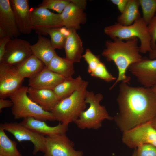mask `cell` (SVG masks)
Instances as JSON below:
<instances>
[{"label":"cell","instance_id":"obj_3","mask_svg":"<svg viewBox=\"0 0 156 156\" xmlns=\"http://www.w3.org/2000/svg\"><path fill=\"white\" fill-rule=\"evenodd\" d=\"M88 84L85 81L71 94L59 101L51 112L55 120L68 125L79 118L86 107L85 99Z\"/></svg>","mask_w":156,"mask_h":156},{"label":"cell","instance_id":"obj_33","mask_svg":"<svg viewBox=\"0 0 156 156\" xmlns=\"http://www.w3.org/2000/svg\"><path fill=\"white\" fill-rule=\"evenodd\" d=\"M11 39L9 36L2 39H0V61L4 55L7 44Z\"/></svg>","mask_w":156,"mask_h":156},{"label":"cell","instance_id":"obj_6","mask_svg":"<svg viewBox=\"0 0 156 156\" xmlns=\"http://www.w3.org/2000/svg\"><path fill=\"white\" fill-rule=\"evenodd\" d=\"M28 87L22 86L10 97L13 103L12 112L15 119L32 117L44 121L55 120L51 112L44 110L28 96Z\"/></svg>","mask_w":156,"mask_h":156},{"label":"cell","instance_id":"obj_31","mask_svg":"<svg viewBox=\"0 0 156 156\" xmlns=\"http://www.w3.org/2000/svg\"><path fill=\"white\" fill-rule=\"evenodd\" d=\"M136 156H156V147L148 144H142L136 149Z\"/></svg>","mask_w":156,"mask_h":156},{"label":"cell","instance_id":"obj_26","mask_svg":"<svg viewBox=\"0 0 156 156\" xmlns=\"http://www.w3.org/2000/svg\"><path fill=\"white\" fill-rule=\"evenodd\" d=\"M140 6L139 0H129L125 9L118 17L117 22L124 26L132 24L141 17L139 10Z\"/></svg>","mask_w":156,"mask_h":156},{"label":"cell","instance_id":"obj_38","mask_svg":"<svg viewBox=\"0 0 156 156\" xmlns=\"http://www.w3.org/2000/svg\"><path fill=\"white\" fill-rule=\"evenodd\" d=\"M149 58L152 59H156V49L152 50L149 52Z\"/></svg>","mask_w":156,"mask_h":156},{"label":"cell","instance_id":"obj_19","mask_svg":"<svg viewBox=\"0 0 156 156\" xmlns=\"http://www.w3.org/2000/svg\"><path fill=\"white\" fill-rule=\"evenodd\" d=\"M0 26L12 39L20 35L21 33L9 0H0Z\"/></svg>","mask_w":156,"mask_h":156},{"label":"cell","instance_id":"obj_39","mask_svg":"<svg viewBox=\"0 0 156 156\" xmlns=\"http://www.w3.org/2000/svg\"><path fill=\"white\" fill-rule=\"evenodd\" d=\"M150 122L152 126L156 130V116Z\"/></svg>","mask_w":156,"mask_h":156},{"label":"cell","instance_id":"obj_10","mask_svg":"<svg viewBox=\"0 0 156 156\" xmlns=\"http://www.w3.org/2000/svg\"><path fill=\"white\" fill-rule=\"evenodd\" d=\"M45 137L44 156H84L82 151L74 149L73 143L66 135Z\"/></svg>","mask_w":156,"mask_h":156},{"label":"cell","instance_id":"obj_2","mask_svg":"<svg viewBox=\"0 0 156 156\" xmlns=\"http://www.w3.org/2000/svg\"><path fill=\"white\" fill-rule=\"evenodd\" d=\"M112 40L106 41L105 48L101 53L107 61L114 63L118 71V77L109 90L120 81L129 83L130 78L126 74L127 69L131 65L140 61L143 58L140 54L138 38L125 41L118 38Z\"/></svg>","mask_w":156,"mask_h":156},{"label":"cell","instance_id":"obj_32","mask_svg":"<svg viewBox=\"0 0 156 156\" xmlns=\"http://www.w3.org/2000/svg\"><path fill=\"white\" fill-rule=\"evenodd\" d=\"M151 38V47L152 50L156 49V14L148 25Z\"/></svg>","mask_w":156,"mask_h":156},{"label":"cell","instance_id":"obj_42","mask_svg":"<svg viewBox=\"0 0 156 156\" xmlns=\"http://www.w3.org/2000/svg\"><path fill=\"white\" fill-rule=\"evenodd\" d=\"M0 156H4L0 155Z\"/></svg>","mask_w":156,"mask_h":156},{"label":"cell","instance_id":"obj_25","mask_svg":"<svg viewBox=\"0 0 156 156\" xmlns=\"http://www.w3.org/2000/svg\"><path fill=\"white\" fill-rule=\"evenodd\" d=\"M49 70L65 78L72 77L74 73V63L58 56L57 54L46 67Z\"/></svg>","mask_w":156,"mask_h":156},{"label":"cell","instance_id":"obj_34","mask_svg":"<svg viewBox=\"0 0 156 156\" xmlns=\"http://www.w3.org/2000/svg\"><path fill=\"white\" fill-rule=\"evenodd\" d=\"M129 0H111V1L116 5L118 8L121 13L125 9Z\"/></svg>","mask_w":156,"mask_h":156},{"label":"cell","instance_id":"obj_27","mask_svg":"<svg viewBox=\"0 0 156 156\" xmlns=\"http://www.w3.org/2000/svg\"><path fill=\"white\" fill-rule=\"evenodd\" d=\"M17 143L11 140L0 128V155L4 156H22L16 147Z\"/></svg>","mask_w":156,"mask_h":156},{"label":"cell","instance_id":"obj_13","mask_svg":"<svg viewBox=\"0 0 156 156\" xmlns=\"http://www.w3.org/2000/svg\"><path fill=\"white\" fill-rule=\"evenodd\" d=\"M33 30L40 29L60 28L64 27L60 14H55L49 10L38 7L30 9Z\"/></svg>","mask_w":156,"mask_h":156},{"label":"cell","instance_id":"obj_21","mask_svg":"<svg viewBox=\"0 0 156 156\" xmlns=\"http://www.w3.org/2000/svg\"><path fill=\"white\" fill-rule=\"evenodd\" d=\"M69 29L70 33L66 37L64 47L66 54L65 58L74 64L79 63L84 51L83 42L76 30Z\"/></svg>","mask_w":156,"mask_h":156},{"label":"cell","instance_id":"obj_15","mask_svg":"<svg viewBox=\"0 0 156 156\" xmlns=\"http://www.w3.org/2000/svg\"><path fill=\"white\" fill-rule=\"evenodd\" d=\"M82 57L88 64V71L91 76L107 82L116 80V78L108 71L104 64L101 61L99 57L89 49H86Z\"/></svg>","mask_w":156,"mask_h":156},{"label":"cell","instance_id":"obj_7","mask_svg":"<svg viewBox=\"0 0 156 156\" xmlns=\"http://www.w3.org/2000/svg\"><path fill=\"white\" fill-rule=\"evenodd\" d=\"M0 128L13 135L19 142L29 141L34 146L33 153L35 155L39 151L44 153L46 137L26 127L20 123L5 122L1 123Z\"/></svg>","mask_w":156,"mask_h":156},{"label":"cell","instance_id":"obj_41","mask_svg":"<svg viewBox=\"0 0 156 156\" xmlns=\"http://www.w3.org/2000/svg\"><path fill=\"white\" fill-rule=\"evenodd\" d=\"M132 156H136V150H135Z\"/></svg>","mask_w":156,"mask_h":156},{"label":"cell","instance_id":"obj_14","mask_svg":"<svg viewBox=\"0 0 156 156\" xmlns=\"http://www.w3.org/2000/svg\"><path fill=\"white\" fill-rule=\"evenodd\" d=\"M16 23L21 33L30 34L33 30L28 0H10Z\"/></svg>","mask_w":156,"mask_h":156},{"label":"cell","instance_id":"obj_30","mask_svg":"<svg viewBox=\"0 0 156 156\" xmlns=\"http://www.w3.org/2000/svg\"><path fill=\"white\" fill-rule=\"evenodd\" d=\"M70 2L68 0H43L38 7L52 10L61 14Z\"/></svg>","mask_w":156,"mask_h":156},{"label":"cell","instance_id":"obj_24","mask_svg":"<svg viewBox=\"0 0 156 156\" xmlns=\"http://www.w3.org/2000/svg\"><path fill=\"white\" fill-rule=\"evenodd\" d=\"M85 81L80 75L75 78L70 77L66 78L53 90L59 101L71 94L77 90Z\"/></svg>","mask_w":156,"mask_h":156},{"label":"cell","instance_id":"obj_35","mask_svg":"<svg viewBox=\"0 0 156 156\" xmlns=\"http://www.w3.org/2000/svg\"><path fill=\"white\" fill-rule=\"evenodd\" d=\"M13 103L11 99L0 98V111L1 112L3 109L12 107Z\"/></svg>","mask_w":156,"mask_h":156},{"label":"cell","instance_id":"obj_28","mask_svg":"<svg viewBox=\"0 0 156 156\" xmlns=\"http://www.w3.org/2000/svg\"><path fill=\"white\" fill-rule=\"evenodd\" d=\"M35 31L39 35H49L51 44L55 49L64 48L66 37L61 32L60 28H42Z\"/></svg>","mask_w":156,"mask_h":156},{"label":"cell","instance_id":"obj_37","mask_svg":"<svg viewBox=\"0 0 156 156\" xmlns=\"http://www.w3.org/2000/svg\"><path fill=\"white\" fill-rule=\"evenodd\" d=\"M8 36L5 29L0 26V39H2Z\"/></svg>","mask_w":156,"mask_h":156},{"label":"cell","instance_id":"obj_29","mask_svg":"<svg viewBox=\"0 0 156 156\" xmlns=\"http://www.w3.org/2000/svg\"><path fill=\"white\" fill-rule=\"evenodd\" d=\"M142 11L143 19L148 25L156 12V0H139Z\"/></svg>","mask_w":156,"mask_h":156},{"label":"cell","instance_id":"obj_1","mask_svg":"<svg viewBox=\"0 0 156 156\" xmlns=\"http://www.w3.org/2000/svg\"><path fill=\"white\" fill-rule=\"evenodd\" d=\"M119 112L114 117L123 132L149 122L156 116V95L151 88L122 82L117 98Z\"/></svg>","mask_w":156,"mask_h":156},{"label":"cell","instance_id":"obj_9","mask_svg":"<svg viewBox=\"0 0 156 156\" xmlns=\"http://www.w3.org/2000/svg\"><path fill=\"white\" fill-rule=\"evenodd\" d=\"M31 45L28 41L23 39H12L6 45L0 63L17 66L32 55Z\"/></svg>","mask_w":156,"mask_h":156},{"label":"cell","instance_id":"obj_4","mask_svg":"<svg viewBox=\"0 0 156 156\" xmlns=\"http://www.w3.org/2000/svg\"><path fill=\"white\" fill-rule=\"evenodd\" d=\"M104 31L112 39L118 38L127 40L134 38L139 39L140 43V53H145L152 50L148 25L142 17H140L132 24L128 26L122 25L116 22L105 27Z\"/></svg>","mask_w":156,"mask_h":156},{"label":"cell","instance_id":"obj_12","mask_svg":"<svg viewBox=\"0 0 156 156\" xmlns=\"http://www.w3.org/2000/svg\"><path fill=\"white\" fill-rule=\"evenodd\" d=\"M128 69L143 87L151 88L156 85V59L143 57Z\"/></svg>","mask_w":156,"mask_h":156},{"label":"cell","instance_id":"obj_40","mask_svg":"<svg viewBox=\"0 0 156 156\" xmlns=\"http://www.w3.org/2000/svg\"><path fill=\"white\" fill-rule=\"evenodd\" d=\"M154 93L156 95V85L151 88Z\"/></svg>","mask_w":156,"mask_h":156},{"label":"cell","instance_id":"obj_11","mask_svg":"<svg viewBox=\"0 0 156 156\" xmlns=\"http://www.w3.org/2000/svg\"><path fill=\"white\" fill-rule=\"evenodd\" d=\"M23 80L16 66L0 63V98L10 97L22 86Z\"/></svg>","mask_w":156,"mask_h":156},{"label":"cell","instance_id":"obj_16","mask_svg":"<svg viewBox=\"0 0 156 156\" xmlns=\"http://www.w3.org/2000/svg\"><path fill=\"white\" fill-rule=\"evenodd\" d=\"M65 79L45 67L36 75L29 79L28 85L29 87L35 89L53 90Z\"/></svg>","mask_w":156,"mask_h":156},{"label":"cell","instance_id":"obj_22","mask_svg":"<svg viewBox=\"0 0 156 156\" xmlns=\"http://www.w3.org/2000/svg\"><path fill=\"white\" fill-rule=\"evenodd\" d=\"M32 54L42 61L46 67L57 54L51 40L47 38L39 35L37 42L31 45Z\"/></svg>","mask_w":156,"mask_h":156},{"label":"cell","instance_id":"obj_23","mask_svg":"<svg viewBox=\"0 0 156 156\" xmlns=\"http://www.w3.org/2000/svg\"><path fill=\"white\" fill-rule=\"evenodd\" d=\"M46 67L41 60L33 55L16 67L19 75L24 79H31Z\"/></svg>","mask_w":156,"mask_h":156},{"label":"cell","instance_id":"obj_20","mask_svg":"<svg viewBox=\"0 0 156 156\" xmlns=\"http://www.w3.org/2000/svg\"><path fill=\"white\" fill-rule=\"evenodd\" d=\"M29 97L44 110L51 112L59 101L53 90L28 87Z\"/></svg>","mask_w":156,"mask_h":156},{"label":"cell","instance_id":"obj_5","mask_svg":"<svg viewBox=\"0 0 156 156\" xmlns=\"http://www.w3.org/2000/svg\"><path fill=\"white\" fill-rule=\"evenodd\" d=\"M103 98L101 93L95 94L93 91L87 90L85 101L89 106L74 122L79 128L97 129L101 127L104 120L114 119V117L109 116L105 107L100 104Z\"/></svg>","mask_w":156,"mask_h":156},{"label":"cell","instance_id":"obj_17","mask_svg":"<svg viewBox=\"0 0 156 156\" xmlns=\"http://www.w3.org/2000/svg\"><path fill=\"white\" fill-rule=\"evenodd\" d=\"M83 9L71 2L64 8L60 14L64 27L68 29L77 30L85 24L87 16Z\"/></svg>","mask_w":156,"mask_h":156},{"label":"cell","instance_id":"obj_18","mask_svg":"<svg viewBox=\"0 0 156 156\" xmlns=\"http://www.w3.org/2000/svg\"><path fill=\"white\" fill-rule=\"evenodd\" d=\"M20 123L44 136L66 135L68 129V125L60 122L56 126H50L45 121L36 119L32 117L24 118Z\"/></svg>","mask_w":156,"mask_h":156},{"label":"cell","instance_id":"obj_36","mask_svg":"<svg viewBox=\"0 0 156 156\" xmlns=\"http://www.w3.org/2000/svg\"><path fill=\"white\" fill-rule=\"evenodd\" d=\"M71 1L80 8L84 9L86 4L85 0H70Z\"/></svg>","mask_w":156,"mask_h":156},{"label":"cell","instance_id":"obj_8","mask_svg":"<svg viewBox=\"0 0 156 156\" xmlns=\"http://www.w3.org/2000/svg\"><path fill=\"white\" fill-rule=\"evenodd\" d=\"M122 140L124 144L131 148H137L144 144L156 147V130L150 122H148L123 132Z\"/></svg>","mask_w":156,"mask_h":156}]
</instances>
